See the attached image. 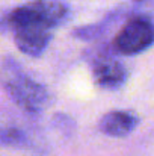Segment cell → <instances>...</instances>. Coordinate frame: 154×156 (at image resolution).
<instances>
[{
	"instance_id": "cell-1",
	"label": "cell",
	"mask_w": 154,
	"mask_h": 156,
	"mask_svg": "<svg viewBox=\"0 0 154 156\" xmlns=\"http://www.w3.org/2000/svg\"><path fill=\"white\" fill-rule=\"evenodd\" d=\"M0 82L11 99L30 114H39L50 106L47 88L26 74L12 58L0 62Z\"/></svg>"
},
{
	"instance_id": "cell-2",
	"label": "cell",
	"mask_w": 154,
	"mask_h": 156,
	"mask_svg": "<svg viewBox=\"0 0 154 156\" xmlns=\"http://www.w3.org/2000/svg\"><path fill=\"white\" fill-rule=\"evenodd\" d=\"M68 17V8L59 0H33L12 9L6 15V26L17 29L26 24L56 27Z\"/></svg>"
},
{
	"instance_id": "cell-3",
	"label": "cell",
	"mask_w": 154,
	"mask_h": 156,
	"mask_svg": "<svg viewBox=\"0 0 154 156\" xmlns=\"http://www.w3.org/2000/svg\"><path fill=\"white\" fill-rule=\"evenodd\" d=\"M154 40L153 24L145 17H133L115 37L113 46L122 55H138L151 47Z\"/></svg>"
},
{
	"instance_id": "cell-4",
	"label": "cell",
	"mask_w": 154,
	"mask_h": 156,
	"mask_svg": "<svg viewBox=\"0 0 154 156\" xmlns=\"http://www.w3.org/2000/svg\"><path fill=\"white\" fill-rule=\"evenodd\" d=\"M94 82L104 90H118L127 82V68L109 52H92L89 58Z\"/></svg>"
},
{
	"instance_id": "cell-5",
	"label": "cell",
	"mask_w": 154,
	"mask_h": 156,
	"mask_svg": "<svg viewBox=\"0 0 154 156\" xmlns=\"http://www.w3.org/2000/svg\"><path fill=\"white\" fill-rule=\"evenodd\" d=\"M53 29L41 24H26L14 29L15 46L29 56H41L50 44Z\"/></svg>"
},
{
	"instance_id": "cell-6",
	"label": "cell",
	"mask_w": 154,
	"mask_h": 156,
	"mask_svg": "<svg viewBox=\"0 0 154 156\" xmlns=\"http://www.w3.org/2000/svg\"><path fill=\"white\" fill-rule=\"evenodd\" d=\"M139 123L138 115L132 111H110L98 121V129L109 136H125L132 133Z\"/></svg>"
},
{
	"instance_id": "cell-7",
	"label": "cell",
	"mask_w": 154,
	"mask_h": 156,
	"mask_svg": "<svg viewBox=\"0 0 154 156\" xmlns=\"http://www.w3.org/2000/svg\"><path fill=\"white\" fill-rule=\"evenodd\" d=\"M119 18H121V12L116 11V12H113V14H109L106 18H103L101 21L97 23V24H91V26H85V27L76 29V30L73 32V35H74L76 38L88 40V41H89V40H94V38H98V37H101L106 30H109V27H110L116 20H119Z\"/></svg>"
},
{
	"instance_id": "cell-8",
	"label": "cell",
	"mask_w": 154,
	"mask_h": 156,
	"mask_svg": "<svg viewBox=\"0 0 154 156\" xmlns=\"http://www.w3.org/2000/svg\"><path fill=\"white\" fill-rule=\"evenodd\" d=\"M0 144L12 147H26L29 146V138L23 130L17 127H5L0 129Z\"/></svg>"
},
{
	"instance_id": "cell-9",
	"label": "cell",
	"mask_w": 154,
	"mask_h": 156,
	"mask_svg": "<svg viewBox=\"0 0 154 156\" xmlns=\"http://www.w3.org/2000/svg\"><path fill=\"white\" fill-rule=\"evenodd\" d=\"M53 121L56 123V126H57L59 129H65V130H70V127H71V129L74 127V121H73V120H71L70 117L63 115V114H57V115H54Z\"/></svg>"
}]
</instances>
